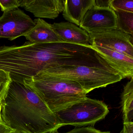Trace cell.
Instances as JSON below:
<instances>
[{
  "label": "cell",
  "instance_id": "6da1fadb",
  "mask_svg": "<svg viewBox=\"0 0 133 133\" xmlns=\"http://www.w3.org/2000/svg\"><path fill=\"white\" fill-rule=\"evenodd\" d=\"M92 54L91 47L67 43H35L0 47V70L12 81L23 83L43 71L60 65L84 61Z\"/></svg>",
  "mask_w": 133,
  "mask_h": 133
},
{
  "label": "cell",
  "instance_id": "7a4b0ae2",
  "mask_svg": "<svg viewBox=\"0 0 133 133\" xmlns=\"http://www.w3.org/2000/svg\"><path fill=\"white\" fill-rule=\"evenodd\" d=\"M4 124L23 133H57L63 127L35 91L24 83L11 80L1 97Z\"/></svg>",
  "mask_w": 133,
  "mask_h": 133
},
{
  "label": "cell",
  "instance_id": "3957f363",
  "mask_svg": "<svg viewBox=\"0 0 133 133\" xmlns=\"http://www.w3.org/2000/svg\"><path fill=\"white\" fill-rule=\"evenodd\" d=\"M41 72L51 77L75 82L87 94L124 78L103 59L85 63L56 66Z\"/></svg>",
  "mask_w": 133,
  "mask_h": 133
},
{
  "label": "cell",
  "instance_id": "277c9868",
  "mask_svg": "<svg viewBox=\"0 0 133 133\" xmlns=\"http://www.w3.org/2000/svg\"><path fill=\"white\" fill-rule=\"evenodd\" d=\"M23 83L35 91L54 113L87 97L86 92L77 82L42 72L24 80Z\"/></svg>",
  "mask_w": 133,
  "mask_h": 133
},
{
  "label": "cell",
  "instance_id": "5b68a950",
  "mask_svg": "<svg viewBox=\"0 0 133 133\" xmlns=\"http://www.w3.org/2000/svg\"><path fill=\"white\" fill-rule=\"evenodd\" d=\"M109 112L108 106L100 100L86 98L56 113L62 126H92L105 118Z\"/></svg>",
  "mask_w": 133,
  "mask_h": 133
},
{
  "label": "cell",
  "instance_id": "8992f818",
  "mask_svg": "<svg viewBox=\"0 0 133 133\" xmlns=\"http://www.w3.org/2000/svg\"><path fill=\"white\" fill-rule=\"evenodd\" d=\"M35 25L34 21L18 8L4 12L0 17V38L14 40L24 36Z\"/></svg>",
  "mask_w": 133,
  "mask_h": 133
},
{
  "label": "cell",
  "instance_id": "52a82bcc",
  "mask_svg": "<svg viewBox=\"0 0 133 133\" xmlns=\"http://www.w3.org/2000/svg\"><path fill=\"white\" fill-rule=\"evenodd\" d=\"M91 45L104 47L133 58V36L117 29L88 34Z\"/></svg>",
  "mask_w": 133,
  "mask_h": 133
},
{
  "label": "cell",
  "instance_id": "ba28073f",
  "mask_svg": "<svg viewBox=\"0 0 133 133\" xmlns=\"http://www.w3.org/2000/svg\"><path fill=\"white\" fill-rule=\"evenodd\" d=\"M79 28L88 34L97 33L117 28L116 15L111 8L94 6L83 17Z\"/></svg>",
  "mask_w": 133,
  "mask_h": 133
},
{
  "label": "cell",
  "instance_id": "9c48e42d",
  "mask_svg": "<svg viewBox=\"0 0 133 133\" xmlns=\"http://www.w3.org/2000/svg\"><path fill=\"white\" fill-rule=\"evenodd\" d=\"M64 0H19L20 7L36 17L55 19L64 9Z\"/></svg>",
  "mask_w": 133,
  "mask_h": 133
},
{
  "label": "cell",
  "instance_id": "30bf717a",
  "mask_svg": "<svg viewBox=\"0 0 133 133\" xmlns=\"http://www.w3.org/2000/svg\"><path fill=\"white\" fill-rule=\"evenodd\" d=\"M91 46L96 52L113 69L123 78L133 77V58L121 53L104 47Z\"/></svg>",
  "mask_w": 133,
  "mask_h": 133
},
{
  "label": "cell",
  "instance_id": "8fae6325",
  "mask_svg": "<svg viewBox=\"0 0 133 133\" xmlns=\"http://www.w3.org/2000/svg\"><path fill=\"white\" fill-rule=\"evenodd\" d=\"M52 28L61 42L90 47L89 34L84 30L69 22L55 23Z\"/></svg>",
  "mask_w": 133,
  "mask_h": 133
},
{
  "label": "cell",
  "instance_id": "7c38bea8",
  "mask_svg": "<svg viewBox=\"0 0 133 133\" xmlns=\"http://www.w3.org/2000/svg\"><path fill=\"white\" fill-rule=\"evenodd\" d=\"M34 21L35 27L24 36L29 42L39 43L61 42L53 29L52 24L40 18L35 19Z\"/></svg>",
  "mask_w": 133,
  "mask_h": 133
},
{
  "label": "cell",
  "instance_id": "4fadbf2b",
  "mask_svg": "<svg viewBox=\"0 0 133 133\" xmlns=\"http://www.w3.org/2000/svg\"><path fill=\"white\" fill-rule=\"evenodd\" d=\"M95 2V0H65L63 17L68 22L79 26L86 12L94 6Z\"/></svg>",
  "mask_w": 133,
  "mask_h": 133
},
{
  "label": "cell",
  "instance_id": "5bb4252c",
  "mask_svg": "<svg viewBox=\"0 0 133 133\" xmlns=\"http://www.w3.org/2000/svg\"><path fill=\"white\" fill-rule=\"evenodd\" d=\"M121 98L123 123H133V77L124 86Z\"/></svg>",
  "mask_w": 133,
  "mask_h": 133
},
{
  "label": "cell",
  "instance_id": "9a60e30c",
  "mask_svg": "<svg viewBox=\"0 0 133 133\" xmlns=\"http://www.w3.org/2000/svg\"><path fill=\"white\" fill-rule=\"evenodd\" d=\"M117 18V29L118 30L133 36V13L113 10Z\"/></svg>",
  "mask_w": 133,
  "mask_h": 133
},
{
  "label": "cell",
  "instance_id": "2e32d148",
  "mask_svg": "<svg viewBox=\"0 0 133 133\" xmlns=\"http://www.w3.org/2000/svg\"><path fill=\"white\" fill-rule=\"evenodd\" d=\"M110 8L113 10H118L133 13V1L112 0Z\"/></svg>",
  "mask_w": 133,
  "mask_h": 133
},
{
  "label": "cell",
  "instance_id": "e0dca14e",
  "mask_svg": "<svg viewBox=\"0 0 133 133\" xmlns=\"http://www.w3.org/2000/svg\"><path fill=\"white\" fill-rule=\"evenodd\" d=\"M11 81L9 73L0 70V98L7 89Z\"/></svg>",
  "mask_w": 133,
  "mask_h": 133
},
{
  "label": "cell",
  "instance_id": "ac0fdd59",
  "mask_svg": "<svg viewBox=\"0 0 133 133\" xmlns=\"http://www.w3.org/2000/svg\"><path fill=\"white\" fill-rule=\"evenodd\" d=\"M19 7V0L0 1V7L3 12L17 9Z\"/></svg>",
  "mask_w": 133,
  "mask_h": 133
},
{
  "label": "cell",
  "instance_id": "d6986e66",
  "mask_svg": "<svg viewBox=\"0 0 133 133\" xmlns=\"http://www.w3.org/2000/svg\"><path fill=\"white\" fill-rule=\"evenodd\" d=\"M64 133H110L109 131H102L92 126L77 127L68 132Z\"/></svg>",
  "mask_w": 133,
  "mask_h": 133
},
{
  "label": "cell",
  "instance_id": "ffe728a7",
  "mask_svg": "<svg viewBox=\"0 0 133 133\" xmlns=\"http://www.w3.org/2000/svg\"><path fill=\"white\" fill-rule=\"evenodd\" d=\"M112 0H95L94 6L99 8H110Z\"/></svg>",
  "mask_w": 133,
  "mask_h": 133
},
{
  "label": "cell",
  "instance_id": "44dd1931",
  "mask_svg": "<svg viewBox=\"0 0 133 133\" xmlns=\"http://www.w3.org/2000/svg\"><path fill=\"white\" fill-rule=\"evenodd\" d=\"M120 133H133V123H123V127Z\"/></svg>",
  "mask_w": 133,
  "mask_h": 133
},
{
  "label": "cell",
  "instance_id": "7402d4cb",
  "mask_svg": "<svg viewBox=\"0 0 133 133\" xmlns=\"http://www.w3.org/2000/svg\"><path fill=\"white\" fill-rule=\"evenodd\" d=\"M14 130L5 124L0 123V133H9Z\"/></svg>",
  "mask_w": 133,
  "mask_h": 133
},
{
  "label": "cell",
  "instance_id": "603a6c76",
  "mask_svg": "<svg viewBox=\"0 0 133 133\" xmlns=\"http://www.w3.org/2000/svg\"><path fill=\"white\" fill-rule=\"evenodd\" d=\"M1 98H0V123L3 124H4L3 122L2 119H1Z\"/></svg>",
  "mask_w": 133,
  "mask_h": 133
},
{
  "label": "cell",
  "instance_id": "cb8c5ba5",
  "mask_svg": "<svg viewBox=\"0 0 133 133\" xmlns=\"http://www.w3.org/2000/svg\"><path fill=\"white\" fill-rule=\"evenodd\" d=\"M9 133H23L22 132H20V131H18L17 130H14L12 131L11 132H10Z\"/></svg>",
  "mask_w": 133,
  "mask_h": 133
}]
</instances>
